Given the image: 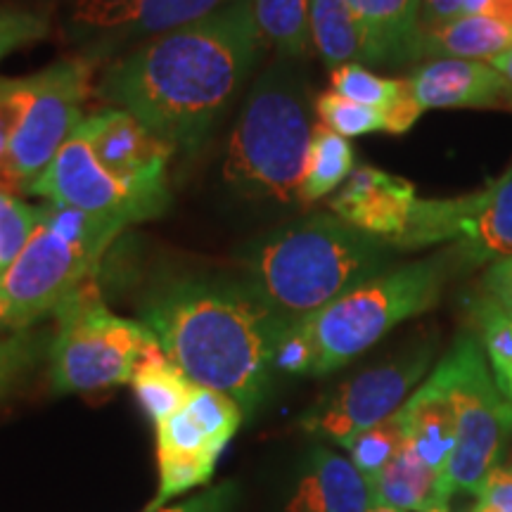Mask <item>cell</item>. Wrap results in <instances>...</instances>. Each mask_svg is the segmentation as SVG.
Returning a JSON list of instances; mask_svg holds the SVG:
<instances>
[{"label":"cell","mask_w":512,"mask_h":512,"mask_svg":"<svg viewBox=\"0 0 512 512\" xmlns=\"http://www.w3.org/2000/svg\"><path fill=\"white\" fill-rule=\"evenodd\" d=\"M264 38L254 0H230L181 29L147 38L95 86L174 150H197L259 62Z\"/></svg>","instance_id":"1"},{"label":"cell","mask_w":512,"mask_h":512,"mask_svg":"<svg viewBox=\"0 0 512 512\" xmlns=\"http://www.w3.org/2000/svg\"><path fill=\"white\" fill-rule=\"evenodd\" d=\"M140 320L192 382L230 396L245 418L259 411L285 330L240 278L166 280L145 297Z\"/></svg>","instance_id":"2"},{"label":"cell","mask_w":512,"mask_h":512,"mask_svg":"<svg viewBox=\"0 0 512 512\" xmlns=\"http://www.w3.org/2000/svg\"><path fill=\"white\" fill-rule=\"evenodd\" d=\"M394 252L387 240L335 214H313L252 242L240 259V280L287 330L392 268Z\"/></svg>","instance_id":"3"},{"label":"cell","mask_w":512,"mask_h":512,"mask_svg":"<svg viewBox=\"0 0 512 512\" xmlns=\"http://www.w3.org/2000/svg\"><path fill=\"white\" fill-rule=\"evenodd\" d=\"M313 136L306 86L292 60L273 62L259 74L228 143L223 176L235 190L299 200Z\"/></svg>","instance_id":"4"},{"label":"cell","mask_w":512,"mask_h":512,"mask_svg":"<svg viewBox=\"0 0 512 512\" xmlns=\"http://www.w3.org/2000/svg\"><path fill=\"white\" fill-rule=\"evenodd\" d=\"M456 268V259L444 249L430 259L387 268L306 318L316 354L313 377L349 366L401 323L434 309Z\"/></svg>","instance_id":"5"},{"label":"cell","mask_w":512,"mask_h":512,"mask_svg":"<svg viewBox=\"0 0 512 512\" xmlns=\"http://www.w3.org/2000/svg\"><path fill=\"white\" fill-rule=\"evenodd\" d=\"M124 228L119 221L46 204L27 247L0 273V299L17 330L34 328L86 280L98 278L100 259Z\"/></svg>","instance_id":"6"},{"label":"cell","mask_w":512,"mask_h":512,"mask_svg":"<svg viewBox=\"0 0 512 512\" xmlns=\"http://www.w3.org/2000/svg\"><path fill=\"white\" fill-rule=\"evenodd\" d=\"M53 316L48 358L55 394H93L131 382L140 358L159 344L143 320L107 309L98 278L69 294Z\"/></svg>","instance_id":"7"},{"label":"cell","mask_w":512,"mask_h":512,"mask_svg":"<svg viewBox=\"0 0 512 512\" xmlns=\"http://www.w3.org/2000/svg\"><path fill=\"white\" fill-rule=\"evenodd\" d=\"M456 413V451L446 475V496H479L512 432V401L489 370L479 339L463 335L437 363Z\"/></svg>","instance_id":"8"},{"label":"cell","mask_w":512,"mask_h":512,"mask_svg":"<svg viewBox=\"0 0 512 512\" xmlns=\"http://www.w3.org/2000/svg\"><path fill=\"white\" fill-rule=\"evenodd\" d=\"M396 252L448 245L458 268L491 266L512 256V164L484 188L418 200L411 221L389 242Z\"/></svg>","instance_id":"9"},{"label":"cell","mask_w":512,"mask_h":512,"mask_svg":"<svg viewBox=\"0 0 512 512\" xmlns=\"http://www.w3.org/2000/svg\"><path fill=\"white\" fill-rule=\"evenodd\" d=\"M93 62L67 57L27 79H17L19 117L10 140V166L19 192H29L62 145L83 124L93 88Z\"/></svg>","instance_id":"10"},{"label":"cell","mask_w":512,"mask_h":512,"mask_svg":"<svg viewBox=\"0 0 512 512\" xmlns=\"http://www.w3.org/2000/svg\"><path fill=\"white\" fill-rule=\"evenodd\" d=\"M434 351L437 342L425 339L401 351L399 356L363 370L313 403L299 418V427L309 437L349 448L358 434L401 411L403 403L411 399L413 389L432 368Z\"/></svg>","instance_id":"11"},{"label":"cell","mask_w":512,"mask_h":512,"mask_svg":"<svg viewBox=\"0 0 512 512\" xmlns=\"http://www.w3.org/2000/svg\"><path fill=\"white\" fill-rule=\"evenodd\" d=\"M76 133L91 145L98 164L114 181L136 192L140 200L150 202L162 214L169 209L166 169L176 150L166 140L117 107L86 117Z\"/></svg>","instance_id":"12"},{"label":"cell","mask_w":512,"mask_h":512,"mask_svg":"<svg viewBox=\"0 0 512 512\" xmlns=\"http://www.w3.org/2000/svg\"><path fill=\"white\" fill-rule=\"evenodd\" d=\"M29 195L43 197L53 207L76 209L98 219L119 221L124 226L162 216L157 207L114 181L79 133L62 145L48 169L31 185Z\"/></svg>","instance_id":"13"},{"label":"cell","mask_w":512,"mask_h":512,"mask_svg":"<svg viewBox=\"0 0 512 512\" xmlns=\"http://www.w3.org/2000/svg\"><path fill=\"white\" fill-rule=\"evenodd\" d=\"M425 110L512 112V88L489 62L427 60L406 76Z\"/></svg>","instance_id":"14"},{"label":"cell","mask_w":512,"mask_h":512,"mask_svg":"<svg viewBox=\"0 0 512 512\" xmlns=\"http://www.w3.org/2000/svg\"><path fill=\"white\" fill-rule=\"evenodd\" d=\"M418 202L415 185L375 166L354 169L328 207L337 219L363 233L392 242L406 230Z\"/></svg>","instance_id":"15"},{"label":"cell","mask_w":512,"mask_h":512,"mask_svg":"<svg viewBox=\"0 0 512 512\" xmlns=\"http://www.w3.org/2000/svg\"><path fill=\"white\" fill-rule=\"evenodd\" d=\"M230 0H76L72 22L105 38L159 36L221 10Z\"/></svg>","instance_id":"16"},{"label":"cell","mask_w":512,"mask_h":512,"mask_svg":"<svg viewBox=\"0 0 512 512\" xmlns=\"http://www.w3.org/2000/svg\"><path fill=\"white\" fill-rule=\"evenodd\" d=\"M370 486L349 458L313 446L297 467L285 512H368Z\"/></svg>","instance_id":"17"},{"label":"cell","mask_w":512,"mask_h":512,"mask_svg":"<svg viewBox=\"0 0 512 512\" xmlns=\"http://www.w3.org/2000/svg\"><path fill=\"white\" fill-rule=\"evenodd\" d=\"M403 434L415 448L422 463L432 467L439 477V498L446 496V475L456 451V413H453L451 396L437 368L411 394V399L401 406Z\"/></svg>","instance_id":"18"},{"label":"cell","mask_w":512,"mask_h":512,"mask_svg":"<svg viewBox=\"0 0 512 512\" xmlns=\"http://www.w3.org/2000/svg\"><path fill=\"white\" fill-rule=\"evenodd\" d=\"M366 41V62L399 67L418 60L422 0H347Z\"/></svg>","instance_id":"19"},{"label":"cell","mask_w":512,"mask_h":512,"mask_svg":"<svg viewBox=\"0 0 512 512\" xmlns=\"http://www.w3.org/2000/svg\"><path fill=\"white\" fill-rule=\"evenodd\" d=\"M512 46V27L484 15H460L439 27L420 29L418 60H479L505 53Z\"/></svg>","instance_id":"20"},{"label":"cell","mask_w":512,"mask_h":512,"mask_svg":"<svg viewBox=\"0 0 512 512\" xmlns=\"http://www.w3.org/2000/svg\"><path fill=\"white\" fill-rule=\"evenodd\" d=\"M370 498L373 505H384L396 512H422L430 503L439 501V477L403 439L396 456L370 484Z\"/></svg>","instance_id":"21"},{"label":"cell","mask_w":512,"mask_h":512,"mask_svg":"<svg viewBox=\"0 0 512 512\" xmlns=\"http://www.w3.org/2000/svg\"><path fill=\"white\" fill-rule=\"evenodd\" d=\"M131 387L143 413L157 425L188 406L197 384L157 344L140 358Z\"/></svg>","instance_id":"22"},{"label":"cell","mask_w":512,"mask_h":512,"mask_svg":"<svg viewBox=\"0 0 512 512\" xmlns=\"http://www.w3.org/2000/svg\"><path fill=\"white\" fill-rule=\"evenodd\" d=\"M311 43L330 69L366 62V41L347 0H311Z\"/></svg>","instance_id":"23"},{"label":"cell","mask_w":512,"mask_h":512,"mask_svg":"<svg viewBox=\"0 0 512 512\" xmlns=\"http://www.w3.org/2000/svg\"><path fill=\"white\" fill-rule=\"evenodd\" d=\"M354 147L344 136L330 131L328 126H313L309 162H306V174L299 188V202L311 204L328 197L332 190L342 188L344 181L354 174Z\"/></svg>","instance_id":"24"},{"label":"cell","mask_w":512,"mask_h":512,"mask_svg":"<svg viewBox=\"0 0 512 512\" xmlns=\"http://www.w3.org/2000/svg\"><path fill=\"white\" fill-rule=\"evenodd\" d=\"M311 0H254V19L266 46L283 60H302L311 48Z\"/></svg>","instance_id":"25"},{"label":"cell","mask_w":512,"mask_h":512,"mask_svg":"<svg viewBox=\"0 0 512 512\" xmlns=\"http://www.w3.org/2000/svg\"><path fill=\"white\" fill-rule=\"evenodd\" d=\"M467 311H470L486 361L491 363L498 389L512 401V313L501 309L484 294L472 297Z\"/></svg>","instance_id":"26"},{"label":"cell","mask_w":512,"mask_h":512,"mask_svg":"<svg viewBox=\"0 0 512 512\" xmlns=\"http://www.w3.org/2000/svg\"><path fill=\"white\" fill-rule=\"evenodd\" d=\"M330 88L337 95H342V98L358 102V105L382 110L384 119L399 110L403 102L413 95L406 79H384V76L373 74L358 62L342 64V67L332 69Z\"/></svg>","instance_id":"27"},{"label":"cell","mask_w":512,"mask_h":512,"mask_svg":"<svg viewBox=\"0 0 512 512\" xmlns=\"http://www.w3.org/2000/svg\"><path fill=\"white\" fill-rule=\"evenodd\" d=\"M219 458L221 456H214V453L157 451V494L145 505L143 512L162 510L176 496L188 494L192 489H200V486H204L214 477Z\"/></svg>","instance_id":"28"},{"label":"cell","mask_w":512,"mask_h":512,"mask_svg":"<svg viewBox=\"0 0 512 512\" xmlns=\"http://www.w3.org/2000/svg\"><path fill=\"white\" fill-rule=\"evenodd\" d=\"M403 439H406V434H403V418L401 413H394L392 418L382 420L380 425L370 427V430L358 434L351 441L347 448L349 460L361 472V477L366 479L368 486L375 482L389 460L396 456Z\"/></svg>","instance_id":"29"},{"label":"cell","mask_w":512,"mask_h":512,"mask_svg":"<svg viewBox=\"0 0 512 512\" xmlns=\"http://www.w3.org/2000/svg\"><path fill=\"white\" fill-rule=\"evenodd\" d=\"M313 107H316L320 124L328 126L330 131L344 138L368 136V133H377L387 128V119H384L382 110L358 105V102L342 98L335 91L320 93Z\"/></svg>","instance_id":"30"},{"label":"cell","mask_w":512,"mask_h":512,"mask_svg":"<svg viewBox=\"0 0 512 512\" xmlns=\"http://www.w3.org/2000/svg\"><path fill=\"white\" fill-rule=\"evenodd\" d=\"M48 349V335L34 328L12 332L0 339V399L8 396L36 368L43 351Z\"/></svg>","instance_id":"31"},{"label":"cell","mask_w":512,"mask_h":512,"mask_svg":"<svg viewBox=\"0 0 512 512\" xmlns=\"http://www.w3.org/2000/svg\"><path fill=\"white\" fill-rule=\"evenodd\" d=\"M43 207H29L10 192L0 190V273L27 247L41 223Z\"/></svg>","instance_id":"32"},{"label":"cell","mask_w":512,"mask_h":512,"mask_svg":"<svg viewBox=\"0 0 512 512\" xmlns=\"http://www.w3.org/2000/svg\"><path fill=\"white\" fill-rule=\"evenodd\" d=\"M157 432V451H171V453H214L221 456L226 448L211 441V437L204 432V427L192 418L188 408L178 411L155 425Z\"/></svg>","instance_id":"33"},{"label":"cell","mask_w":512,"mask_h":512,"mask_svg":"<svg viewBox=\"0 0 512 512\" xmlns=\"http://www.w3.org/2000/svg\"><path fill=\"white\" fill-rule=\"evenodd\" d=\"M48 34L50 27L41 15L0 5V60L19 48L43 41Z\"/></svg>","instance_id":"34"},{"label":"cell","mask_w":512,"mask_h":512,"mask_svg":"<svg viewBox=\"0 0 512 512\" xmlns=\"http://www.w3.org/2000/svg\"><path fill=\"white\" fill-rule=\"evenodd\" d=\"M19 117L17 102V79H10L5 86H0V190L3 192H19V185L12 176L10 166V140L15 133Z\"/></svg>","instance_id":"35"},{"label":"cell","mask_w":512,"mask_h":512,"mask_svg":"<svg viewBox=\"0 0 512 512\" xmlns=\"http://www.w3.org/2000/svg\"><path fill=\"white\" fill-rule=\"evenodd\" d=\"M240 496L242 491L238 479H226V482L211 486V489L188 498V501L155 512H235Z\"/></svg>","instance_id":"36"},{"label":"cell","mask_w":512,"mask_h":512,"mask_svg":"<svg viewBox=\"0 0 512 512\" xmlns=\"http://www.w3.org/2000/svg\"><path fill=\"white\" fill-rule=\"evenodd\" d=\"M479 503L472 512H512V467L496 465L479 489Z\"/></svg>","instance_id":"37"},{"label":"cell","mask_w":512,"mask_h":512,"mask_svg":"<svg viewBox=\"0 0 512 512\" xmlns=\"http://www.w3.org/2000/svg\"><path fill=\"white\" fill-rule=\"evenodd\" d=\"M482 294L512 313V256L486 268L482 275Z\"/></svg>","instance_id":"38"},{"label":"cell","mask_w":512,"mask_h":512,"mask_svg":"<svg viewBox=\"0 0 512 512\" xmlns=\"http://www.w3.org/2000/svg\"><path fill=\"white\" fill-rule=\"evenodd\" d=\"M465 15V0H422L420 29L439 27Z\"/></svg>","instance_id":"39"},{"label":"cell","mask_w":512,"mask_h":512,"mask_svg":"<svg viewBox=\"0 0 512 512\" xmlns=\"http://www.w3.org/2000/svg\"><path fill=\"white\" fill-rule=\"evenodd\" d=\"M465 15L494 17L512 27V0H465Z\"/></svg>","instance_id":"40"},{"label":"cell","mask_w":512,"mask_h":512,"mask_svg":"<svg viewBox=\"0 0 512 512\" xmlns=\"http://www.w3.org/2000/svg\"><path fill=\"white\" fill-rule=\"evenodd\" d=\"M489 64L496 69L498 74L503 76L505 83H508V86L512 88V46H510L508 50H505V53L491 57Z\"/></svg>","instance_id":"41"},{"label":"cell","mask_w":512,"mask_h":512,"mask_svg":"<svg viewBox=\"0 0 512 512\" xmlns=\"http://www.w3.org/2000/svg\"><path fill=\"white\" fill-rule=\"evenodd\" d=\"M12 332H19L15 320H12V313L8 306H5L3 299H0V339L12 335Z\"/></svg>","instance_id":"42"},{"label":"cell","mask_w":512,"mask_h":512,"mask_svg":"<svg viewBox=\"0 0 512 512\" xmlns=\"http://www.w3.org/2000/svg\"><path fill=\"white\" fill-rule=\"evenodd\" d=\"M422 512H451V508H448V501H441V498H439V501L430 503Z\"/></svg>","instance_id":"43"},{"label":"cell","mask_w":512,"mask_h":512,"mask_svg":"<svg viewBox=\"0 0 512 512\" xmlns=\"http://www.w3.org/2000/svg\"><path fill=\"white\" fill-rule=\"evenodd\" d=\"M368 512H396L392 508H384V505H370Z\"/></svg>","instance_id":"44"}]
</instances>
